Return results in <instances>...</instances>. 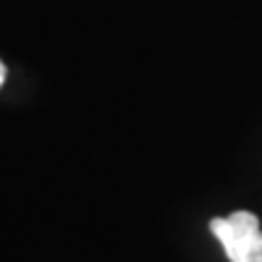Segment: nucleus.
Instances as JSON below:
<instances>
[{
  "mask_svg": "<svg viewBox=\"0 0 262 262\" xmlns=\"http://www.w3.org/2000/svg\"><path fill=\"white\" fill-rule=\"evenodd\" d=\"M209 228L231 262H262V231L255 214L233 211L226 219H211Z\"/></svg>",
  "mask_w": 262,
  "mask_h": 262,
  "instance_id": "obj_1",
  "label": "nucleus"
},
{
  "mask_svg": "<svg viewBox=\"0 0 262 262\" xmlns=\"http://www.w3.org/2000/svg\"><path fill=\"white\" fill-rule=\"evenodd\" d=\"M5 75H8V68H5V63L0 61V88H3V83H5Z\"/></svg>",
  "mask_w": 262,
  "mask_h": 262,
  "instance_id": "obj_2",
  "label": "nucleus"
}]
</instances>
